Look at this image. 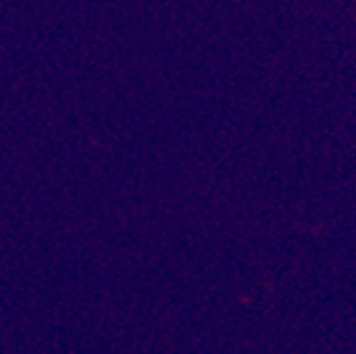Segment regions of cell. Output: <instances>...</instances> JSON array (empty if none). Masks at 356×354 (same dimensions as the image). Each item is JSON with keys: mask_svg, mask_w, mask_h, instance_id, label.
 <instances>
[]
</instances>
